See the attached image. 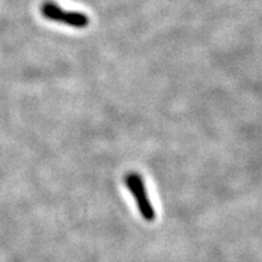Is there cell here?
<instances>
[{"label":"cell","instance_id":"obj_2","mask_svg":"<svg viewBox=\"0 0 262 262\" xmlns=\"http://www.w3.org/2000/svg\"><path fill=\"white\" fill-rule=\"evenodd\" d=\"M44 17L51 21L60 22L74 28H85L89 25V17L78 11H66L60 6L51 2H45L41 6Z\"/></svg>","mask_w":262,"mask_h":262},{"label":"cell","instance_id":"obj_1","mask_svg":"<svg viewBox=\"0 0 262 262\" xmlns=\"http://www.w3.org/2000/svg\"><path fill=\"white\" fill-rule=\"evenodd\" d=\"M124 182H125V186L133 194L134 199L136 201L140 214L142 215V217L146 221L152 222L156 219V211L149 201L145 182H143V179L141 178L140 173L134 171L127 172L125 178H124Z\"/></svg>","mask_w":262,"mask_h":262}]
</instances>
